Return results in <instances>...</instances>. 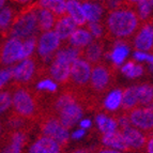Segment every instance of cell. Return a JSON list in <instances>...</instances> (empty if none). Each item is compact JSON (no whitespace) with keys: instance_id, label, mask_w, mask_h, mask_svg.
<instances>
[{"instance_id":"6da1fadb","label":"cell","mask_w":153,"mask_h":153,"mask_svg":"<svg viewBox=\"0 0 153 153\" xmlns=\"http://www.w3.org/2000/svg\"><path fill=\"white\" fill-rule=\"evenodd\" d=\"M107 27L109 32L118 39L128 38L135 32L139 25L136 12L128 9L112 10L107 16Z\"/></svg>"},{"instance_id":"7a4b0ae2","label":"cell","mask_w":153,"mask_h":153,"mask_svg":"<svg viewBox=\"0 0 153 153\" xmlns=\"http://www.w3.org/2000/svg\"><path fill=\"white\" fill-rule=\"evenodd\" d=\"M38 29L36 10L27 11L13 23L11 27V36L25 40L29 36H32Z\"/></svg>"},{"instance_id":"3957f363","label":"cell","mask_w":153,"mask_h":153,"mask_svg":"<svg viewBox=\"0 0 153 153\" xmlns=\"http://www.w3.org/2000/svg\"><path fill=\"white\" fill-rule=\"evenodd\" d=\"M12 106L17 115L28 118L36 112V101L29 91L17 89L12 97Z\"/></svg>"},{"instance_id":"277c9868","label":"cell","mask_w":153,"mask_h":153,"mask_svg":"<svg viewBox=\"0 0 153 153\" xmlns=\"http://www.w3.org/2000/svg\"><path fill=\"white\" fill-rule=\"evenodd\" d=\"M61 40L57 36V33L53 30L42 32L36 43V51L39 56L44 60H48L57 53L60 47Z\"/></svg>"},{"instance_id":"5b68a950","label":"cell","mask_w":153,"mask_h":153,"mask_svg":"<svg viewBox=\"0 0 153 153\" xmlns=\"http://www.w3.org/2000/svg\"><path fill=\"white\" fill-rule=\"evenodd\" d=\"M23 40L16 36H11L2 45L0 51V61L5 65L19 62L22 60Z\"/></svg>"},{"instance_id":"8992f818","label":"cell","mask_w":153,"mask_h":153,"mask_svg":"<svg viewBox=\"0 0 153 153\" xmlns=\"http://www.w3.org/2000/svg\"><path fill=\"white\" fill-rule=\"evenodd\" d=\"M42 133L44 136L53 138L58 143L62 145L70 139L69 128H64L59 119H48L42 125Z\"/></svg>"},{"instance_id":"52a82bcc","label":"cell","mask_w":153,"mask_h":153,"mask_svg":"<svg viewBox=\"0 0 153 153\" xmlns=\"http://www.w3.org/2000/svg\"><path fill=\"white\" fill-rule=\"evenodd\" d=\"M128 120L132 126L140 131L153 128V109L151 107L135 108L131 111Z\"/></svg>"},{"instance_id":"ba28073f","label":"cell","mask_w":153,"mask_h":153,"mask_svg":"<svg viewBox=\"0 0 153 153\" xmlns=\"http://www.w3.org/2000/svg\"><path fill=\"white\" fill-rule=\"evenodd\" d=\"M82 108L75 102V100L59 110V121L66 128H71L78 124L82 119Z\"/></svg>"},{"instance_id":"9c48e42d","label":"cell","mask_w":153,"mask_h":153,"mask_svg":"<svg viewBox=\"0 0 153 153\" xmlns=\"http://www.w3.org/2000/svg\"><path fill=\"white\" fill-rule=\"evenodd\" d=\"M92 66L86 59L78 58L71 64L70 77L76 85H86L89 82Z\"/></svg>"},{"instance_id":"30bf717a","label":"cell","mask_w":153,"mask_h":153,"mask_svg":"<svg viewBox=\"0 0 153 153\" xmlns=\"http://www.w3.org/2000/svg\"><path fill=\"white\" fill-rule=\"evenodd\" d=\"M34 72H36V64L32 59H24L12 68V78L15 79L16 82H27L33 77Z\"/></svg>"},{"instance_id":"8fae6325","label":"cell","mask_w":153,"mask_h":153,"mask_svg":"<svg viewBox=\"0 0 153 153\" xmlns=\"http://www.w3.org/2000/svg\"><path fill=\"white\" fill-rule=\"evenodd\" d=\"M134 46L136 51H149L153 48V26L145 24L134 38Z\"/></svg>"},{"instance_id":"7c38bea8","label":"cell","mask_w":153,"mask_h":153,"mask_svg":"<svg viewBox=\"0 0 153 153\" xmlns=\"http://www.w3.org/2000/svg\"><path fill=\"white\" fill-rule=\"evenodd\" d=\"M61 145L53 138L41 136L29 148V153H60Z\"/></svg>"},{"instance_id":"4fadbf2b","label":"cell","mask_w":153,"mask_h":153,"mask_svg":"<svg viewBox=\"0 0 153 153\" xmlns=\"http://www.w3.org/2000/svg\"><path fill=\"white\" fill-rule=\"evenodd\" d=\"M124 140L131 149H140L146 145V137L140 130L128 125L121 131Z\"/></svg>"},{"instance_id":"5bb4252c","label":"cell","mask_w":153,"mask_h":153,"mask_svg":"<svg viewBox=\"0 0 153 153\" xmlns=\"http://www.w3.org/2000/svg\"><path fill=\"white\" fill-rule=\"evenodd\" d=\"M90 82L93 89L97 91H102L107 87L110 82V74L108 70L103 65H97L92 68Z\"/></svg>"},{"instance_id":"9a60e30c","label":"cell","mask_w":153,"mask_h":153,"mask_svg":"<svg viewBox=\"0 0 153 153\" xmlns=\"http://www.w3.org/2000/svg\"><path fill=\"white\" fill-rule=\"evenodd\" d=\"M65 13L78 27L87 24V19L82 9V3L79 0H66Z\"/></svg>"},{"instance_id":"2e32d148","label":"cell","mask_w":153,"mask_h":153,"mask_svg":"<svg viewBox=\"0 0 153 153\" xmlns=\"http://www.w3.org/2000/svg\"><path fill=\"white\" fill-rule=\"evenodd\" d=\"M76 28V24L69 16L62 15L55 24L54 31L57 33V36L60 38L61 41H64V40H69L71 34L74 32Z\"/></svg>"},{"instance_id":"e0dca14e","label":"cell","mask_w":153,"mask_h":153,"mask_svg":"<svg viewBox=\"0 0 153 153\" xmlns=\"http://www.w3.org/2000/svg\"><path fill=\"white\" fill-rule=\"evenodd\" d=\"M102 143L106 148L122 151V152L128 149V145H126V143H125V140H124V137H123L122 133L119 132V131L107 133V134H103Z\"/></svg>"},{"instance_id":"ac0fdd59","label":"cell","mask_w":153,"mask_h":153,"mask_svg":"<svg viewBox=\"0 0 153 153\" xmlns=\"http://www.w3.org/2000/svg\"><path fill=\"white\" fill-rule=\"evenodd\" d=\"M70 45L76 48H85L93 42V36L89 32L88 29L77 27L75 31L71 34L69 39Z\"/></svg>"},{"instance_id":"d6986e66","label":"cell","mask_w":153,"mask_h":153,"mask_svg":"<svg viewBox=\"0 0 153 153\" xmlns=\"http://www.w3.org/2000/svg\"><path fill=\"white\" fill-rule=\"evenodd\" d=\"M36 21H38V28L42 31L53 30V28L55 27L56 24V15L54 13L51 12L47 9L39 8L38 10H36Z\"/></svg>"},{"instance_id":"ffe728a7","label":"cell","mask_w":153,"mask_h":153,"mask_svg":"<svg viewBox=\"0 0 153 153\" xmlns=\"http://www.w3.org/2000/svg\"><path fill=\"white\" fill-rule=\"evenodd\" d=\"M130 55V46L124 42H117L109 53L110 61L115 65L121 66Z\"/></svg>"},{"instance_id":"44dd1931","label":"cell","mask_w":153,"mask_h":153,"mask_svg":"<svg viewBox=\"0 0 153 153\" xmlns=\"http://www.w3.org/2000/svg\"><path fill=\"white\" fill-rule=\"evenodd\" d=\"M70 70H71L70 64L63 63L54 59L49 68V73L56 82H63L70 78Z\"/></svg>"},{"instance_id":"7402d4cb","label":"cell","mask_w":153,"mask_h":153,"mask_svg":"<svg viewBox=\"0 0 153 153\" xmlns=\"http://www.w3.org/2000/svg\"><path fill=\"white\" fill-rule=\"evenodd\" d=\"M85 16L87 19V23H97L101 21V18L104 13V9L100 3L93 1H85L82 2Z\"/></svg>"},{"instance_id":"603a6c76","label":"cell","mask_w":153,"mask_h":153,"mask_svg":"<svg viewBox=\"0 0 153 153\" xmlns=\"http://www.w3.org/2000/svg\"><path fill=\"white\" fill-rule=\"evenodd\" d=\"M79 55H80V49L70 45L64 48L58 49L56 54L54 55V59L71 65L76 59L79 58Z\"/></svg>"},{"instance_id":"cb8c5ba5","label":"cell","mask_w":153,"mask_h":153,"mask_svg":"<svg viewBox=\"0 0 153 153\" xmlns=\"http://www.w3.org/2000/svg\"><path fill=\"white\" fill-rule=\"evenodd\" d=\"M95 124L102 134H107L118 131V121L105 114H99L95 117Z\"/></svg>"},{"instance_id":"d4e9b609","label":"cell","mask_w":153,"mask_h":153,"mask_svg":"<svg viewBox=\"0 0 153 153\" xmlns=\"http://www.w3.org/2000/svg\"><path fill=\"white\" fill-rule=\"evenodd\" d=\"M122 90L114 89L105 97L103 101L105 109L109 111H116L120 107H122Z\"/></svg>"},{"instance_id":"484cf974","label":"cell","mask_w":153,"mask_h":153,"mask_svg":"<svg viewBox=\"0 0 153 153\" xmlns=\"http://www.w3.org/2000/svg\"><path fill=\"white\" fill-rule=\"evenodd\" d=\"M66 0H40L39 8L47 9L55 15L62 16L65 14Z\"/></svg>"},{"instance_id":"4316f807","label":"cell","mask_w":153,"mask_h":153,"mask_svg":"<svg viewBox=\"0 0 153 153\" xmlns=\"http://www.w3.org/2000/svg\"><path fill=\"white\" fill-rule=\"evenodd\" d=\"M136 94H137L138 104L147 106L153 101V86L150 84H143L136 86Z\"/></svg>"},{"instance_id":"83f0119b","label":"cell","mask_w":153,"mask_h":153,"mask_svg":"<svg viewBox=\"0 0 153 153\" xmlns=\"http://www.w3.org/2000/svg\"><path fill=\"white\" fill-rule=\"evenodd\" d=\"M26 137L23 133L16 132L11 136V141L0 153H22Z\"/></svg>"},{"instance_id":"f1b7e54d","label":"cell","mask_w":153,"mask_h":153,"mask_svg":"<svg viewBox=\"0 0 153 153\" xmlns=\"http://www.w3.org/2000/svg\"><path fill=\"white\" fill-rule=\"evenodd\" d=\"M121 73L130 79L138 78L143 74V66L138 62L126 61L121 65Z\"/></svg>"},{"instance_id":"f546056e","label":"cell","mask_w":153,"mask_h":153,"mask_svg":"<svg viewBox=\"0 0 153 153\" xmlns=\"http://www.w3.org/2000/svg\"><path fill=\"white\" fill-rule=\"evenodd\" d=\"M138 104L136 87L126 88L122 92V107L124 109H133Z\"/></svg>"},{"instance_id":"4dcf8cb0","label":"cell","mask_w":153,"mask_h":153,"mask_svg":"<svg viewBox=\"0 0 153 153\" xmlns=\"http://www.w3.org/2000/svg\"><path fill=\"white\" fill-rule=\"evenodd\" d=\"M136 14L139 19H148L153 12V0H139L136 3Z\"/></svg>"},{"instance_id":"1f68e13d","label":"cell","mask_w":153,"mask_h":153,"mask_svg":"<svg viewBox=\"0 0 153 153\" xmlns=\"http://www.w3.org/2000/svg\"><path fill=\"white\" fill-rule=\"evenodd\" d=\"M36 43L38 40L34 36H29L23 41V47H22V60L27 58H30V56L33 54V51L36 48ZM21 60V61H22Z\"/></svg>"},{"instance_id":"d6a6232c","label":"cell","mask_w":153,"mask_h":153,"mask_svg":"<svg viewBox=\"0 0 153 153\" xmlns=\"http://www.w3.org/2000/svg\"><path fill=\"white\" fill-rule=\"evenodd\" d=\"M13 17H14V12L12 8L5 7L0 10V31H5L7 29H9Z\"/></svg>"},{"instance_id":"836d02e7","label":"cell","mask_w":153,"mask_h":153,"mask_svg":"<svg viewBox=\"0 0 153 153\" xmlns=\"http://www.w3.org/2000/svg\"><path fill=\"white\" fill-rule=\"evenodd\" d=\"M102 47L97 43L92 42L90 45L86 47V57H87V61L89 62H97L102 57Z\"/></svg>"},{"instance_id":"e575fe53","label":"cell","mask_w":153,"mask_h":153,"mask_svg":"<svg viewBox=\"0 0 153 153\" xmlns=\"http://www.w3.org/2000/svg\"><path fill=\"white\" fill-rule=\"evenodd\" d=\"M36 89L41 90V91L56 92L57 89H58V84H57L53 78H45V79H42L41 82H38Z\"/></svg>"},{"instance_id":"d590c367","label":"cell","mask_w":153,"mask_h":153,"mask_svg":"<svg viewBox=\"0 0 153 153\" xmlns=\"http://www.w3.org/2000/svg\"><path fill=\"white\" fill-rule=\"evenodd\" d=\"M133 58L136 62H146L148 64H153V54H150L149 51H135L133 53Z\"/></svg>"},{"instance_id":"8d00e7d4","label":"cell","mask_w":153,"mask_h":153,"mask_svg":"<svg viewBox=\"0 0 153 153\" xmlns=\"http://www.w3.org/2000/svg\"><path fill=\"white\" fill-rule=\"evenodd\" d=\"M12 105V94L8 91H0V114L9 109Z\"/></svg>"},{"instance_id":"74e56055","label":"cell","mask_w":153,"mask_h":153,"mask_svg":"<svg viewBox=\"0 0 153 153\" xmlns=\"http://www.w3.org/2000/svg\"><path fill=\"white\" fill-rule=\"evenodd\" d=\"M88 30L91 33L93 39L101 38L103 34V27L100 24V22H97V23H89L88 24Z\"/></svg>"},{"instance_id":"f35d334b","label":"cell","mask_w":153,"mask_h":153,"mask_svg":"<svg viewBox=\"0 0 153 153\" xmlns=\"http://www.w3.org/2000/svg\"><path fill=\"white\" fill-rule=\"evenodd\" d=\"M12 78V68L0 70V89Z\"/></svg>"},{"instance_id":"ab89813d","label":"cell","mask_w":153,"mask_h":153,"mask_svg":"<svg viewBox=\"0 0 153 153\" xmlns=\"http://www.w3.org/2000/svg\"><path fill=\"white\" fill-rule=\"evenodd\" d=\"M73 101H74V99L70 94H62L61 97H59V99L57 100V102H56L57 110L59 111L61 108H63L64 106H66V105L70 104V103L73 102Z\"/></svg>"},{"instance_id":"60d3db41","label":"cell","mask_w":153,"mask_h":153,"mask_svg":"<svg viewBox=\"0 0 153 153\" xmlns=\"http://www.w3.org/2000/svg\"><path fill=\"white\" fill-rule=\"evenodd\" d=\"M87 131L84 130V128H76L75 131H73V133L71 134V138L74 139V140H79V139H82L86 135Z\"/></svg>"},{"instance_id":"b9f144b4","label":"cell","mask_w":153,"mask_h":153,"mask_svg":"<svg viewBox=\"0 0 153 153\" xmlns=\"http://www.w3.org/2000/svg\"><path fill=\"white\" fill-rule=\"evenodd\" d=\"M78 124L80 128H84V130L87 131L92 126V120L89 119V118H82V120L78 122Z\"/></svg>"},{"instance_id":"7bdbcfd3","label":"cell","mask_w":153,"mask_h":153,"mask_svg":"<svg viewBox=\"0 0 153 153\" xmlns=\"http://www.w3.org/2000/svg\"><path fill=\"white\" fill-rule=\"evenodd\" d=\"M118 125H120L121 128H124L128 125H131L130 120H128V117H125V116H122V117L119 118V121H118Z\"/></svg>"},{"instance_id":"ee69618b","label":"cell","mask_w":153,"mask_h":153,"mask_svg":"<svg viewBox=\"0 0 153 153\" xmlns=\"http://www.w3.org/2000/svg\"><path fill=\"white\" fill-rule=\"evenodd\" d=\"M106 1H107V4L110 9L117 10V9H119V7H120L122 0H106Z\"/></svg>"},{"instance_id":"f6af8a7d","label":"cell","mask_w":153,"mask_h":153,"mask_svg":"<svg viewBox=\"0 0 153 153\" xmlns=\"http://www.w3.org/2000/svg\"><path fill=\"white\" fill-rule=\"evenodd\" d=\"M146 143H147V145H146V150H147V153H153V137L149 138Z\"/></svg>"},{"instance_id":"bcb514c9","label":"cell","mask_w":153,"mask_h":153,"mask_svg":"<svg viewBox=\"0 0 153 153\" xmlns=\"http://www.w3.org/2000/svg\"><path fill=\"white\" fill-rule=\"evenodd\" d=\"M97 153H123L122 151H118V150H114V149H110V148H106L104 147L103 149L99 150Z\"/></svg>"},{"instance_id":"7dc6e473","label":"cell","mask_w":153,"mask_h":153,"mask_svg":"<svg viewBox=\"0 0 153 153\" xmlns=\"http://www.w3.org/2000/svg\"><path fill=\"white\" fill-rule=\"evenodd\" d=\"M72 153H90L88 150H85V149H77V150L73 151Z\"/></svg>"},{"instance_id":"c3c4849f","label":"cell","mask_w":153,"mask_h":153,"mask_svg":"<svg viewBox=\"0 0 153 153\" xmlns=\"http://www.w3.org/2000/svg\"><path fill=\"white\" fill-rule=\"evenodd\" d=\"M13 1H15V2H18V3H27L31 0H13Z\"/></svg>"},{"instance_id":"681fc988","label":"cell","mask_w":153,"mask_h":153,"mask_svg":"<svg viewBox=\"0 0 153 153\" xmlns=\"http://www.w3.org/2000/svg\"><path fill=\"white\" fill-rule=\"evenodd\" d=\"M5 3V0H0V10L3 8V5H4Z\"/></svg>"},{"instance_id":"f907efd6","label":"cell","mask_w":153,"mask_h":153,"mask_svg":"<svg viewBox=\"0 0 153 153\" xmlns=\"http://www.w3.org/2000/svg\"><path fill=\"white\" fill-rule=\"evenodd\" d=\"M126 1H128L130 3H135V4H136V3H137L139 0H126Z\"/></svg>"},{"instance_id":"816d5d0a","label":"cell","mask_w":153,"mask_h":153,"mask_svg":"<svg viewBox=\"0 0 153 153\" xmlns=\"http://www.w3.org/2000/svg\"><path fill=\"white\" fill-rule=\"evenodd\" d=\"M149 71L153 72V64H149Z\"/></svg>"},{"instance_id":"f5cc1de1","label":"cell","mask_w":153,"mask_h":153,"mask_svg":"<svg viewBox=\"0 0 153 153\" xmlns=\"http://www.w3.org/2000/svg\"><path fill=\"white\" fill-rule=\"evenodd\" d=\"M151 108L153 109V101H152V103H151Z\"/></svg>"},{"instance_id":"db71d44e","label":"cell","mask_w":153,"mask_h":153,"mask_svg":"<svg viewBox=\"0 0 153 153\" xmlns=\"http://www.w3.org/2000/svg\"><path fill=\"white\" fill-rule=\"evenodd\" d=\"M103 1H106V0H103Z\"/></svg>"}]
</instances>
